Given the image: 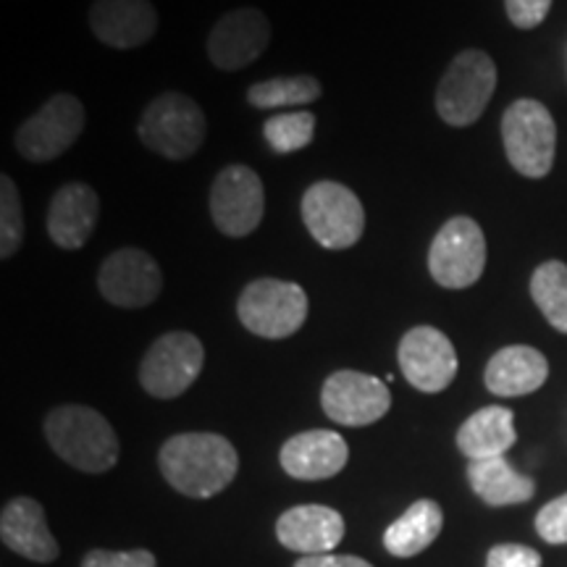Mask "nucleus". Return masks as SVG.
I'll use <instances>...</instances> for the list:
<instances>
[{
    "instance_id": "nucleus-1",
    "label": "nucleus",
    "mask_w": 567,
    "mask_h": 567,
    "mask_svg": "<svg viewBox=\"0 0 567 567\" xmlns=\"http://www.w3.org/2000/svg\"><path fill=\"white\" fill-rule=\"evenodd\" d=\"M158 465L163 478L179 494L193 496V499H210L237 478L239 455L229 439L221 434L189 431V434L172 436L161 446Z\"/></svg>"
},
{
    "instance_id": "nucleus-2",
    "label": "nucleus",
    "mask_w": 567,
    "mask_h": 567,
    "mask_svg": "<svg viewBox=\"0 0 567 567\" xmlns=\"http://www.w3.org/2000/svg\"><path fill=\"white\" fill-rule=\"evenodd\" d=\"M45 439L63 463L82 473H105L118 463L116 431L92 408H53L45 417Z\"/></svg>"
},
{
    "instance_id": "nucleus-3",
    "label": "nucleus",
    "mask_w": 567,
    "mask_h": 567,
    "mask_svg": "<svg viewBox=\"0 0 567 567\" xmlns=\"http://www.w3.org/2000/svg\"><path fill=\"white\" fill-rule=\"evenodd\" d=\"M205 134H208V118L200 103L179 90L155 95L137 122L142 145L166 161L193 158L203 147Z\"/></svg>"
},
{
    "instance_id": "nucleus-4",
    "label": "nucleus",
    "mask_w": 567,
    "mask_h": 567,
    "mask_svg": "<svg viewBox=\"0 0 567 567\" xmlns=\"http://www.w3.org/2000/svg\"><path fill=\"white\" fill-rule=\"evenodd\" d=\"M496 90V63L486 51L467 48L446 63L436 87V113L444 124L473 126L484 116Z\"/></svg>"
},
{
    "instance_id": "nucleus-5",
    "label": "nucleus",
    "mask_w": 567,
    "mask_h": 567,
    "mask_svg": "<svg viewBox=\"0 0 567 567\" xmlns=\"http://www.w3.org/2000/svg\"><path fill=\"white\" fill-rule=\"evenodd\" d=\"M502 142L509 166L526 179H544L555 166L557 124L544 103L520 97L502 116Z\"/></svg>"
},
{
    "instance_id": "nucleus-6",
    "label": "nucleus",
    "mask_w": 567,
    "mask_h": 567,
    "mask_svg": "<svg viewBox=\"0 0 567 567\" xmlns=\"http://www.w3.org/2000/svg\"><path fill=\"white\" fill-rule=\"evenodd\" d=\"M310 313L308 292L295 281L255 279L237 300V318L260 339H289L302 329Z\"/></svg>"
},
{
    "instance_id": "nucleus-7",
    "label": "nucleus",
    "mask_w": 567,
    "mask_h": 567,
    "mask_svg": "<svg viewBox=\"0 0 567 567\" xmlns=\"http://www.w3.org/2000/svg\"><path fill=\"white\" fill-rule=\"evenodd\" d=\"M302 221L326 250H350L365 231V208L344 184L321 179L305 189Z\"/></svg>"
},
{
    "instance_id": "nucleus-8",
    "label": "nucleus",
    "mask_w": 567,
    "mask_h": 567,
    "mask_svg": "<svg viewBox=\"0 0 567 567\" xmlns=\"http://www.w3.org/2000/svg\"><path fill=\"white\" fill-rule=\"evenodd\" d=\"M87 113L76 95L55 92L13 134V147L24 161L48 163L61 158L82 137Z\"/></svg>"
},
{
    "instance_id": "nucleus-9",
    "label": "nucleus",
    "mask_w": 567,
    "mask_h": 567,
    "mask_svg": "<svg viewBox=\"0 0 567 567\" xmlns=\"http://www.w3.org/2000/svg\"><path fill=\"white\" fill-rule=\"evenodd\" d=\"M486 268V237L471 216H452L429 247V274L444 289L473 287Z\"/></svg>"
},
{
    "instance_id": "nucleus-10",
    "label": "nucleus",
    "mask_w": 567,
    "mask_h": 567,
    "mask_svg": "<svg viewBox=\"0 0 567 567\" xmlns=\"http://www.w3.org/2000/svg\"><path fill=\"white\" fill-rule=\"evenodd\" d=\"M205 365V347L189 331L155 339L140 363V384L155 400H176L195 384Z\"/></svg>"
},
{
    "instance_id": "nucleus-11",
    "label": "nucleus",
    "mask_w": 567,
    "mask_h": 567,
    "mask_svg": "<svg viewBox=\"0 0 567 567\" xmlns=\"http://www.w3.org/2000/svg\"><path fill=\"white\" fill-rule=\"evenodd\" d=\"M266 189L264 179L250 166L234 163L213 179L210 218L226 237L243 239L264 224Z\"/></svg>"
},
{
    "instance_id": "nucleus-12",
    "label": "nucleus",
    "mask_w": 567,
    "mask_h": 567,
    "mask_svg": "<svg viewBox=\"0 0 567 567\" xmlns=\"http://www.w3.org/2000/svg\"><path fill=\"white\" fill-rule=\"evenodd\" d=\"M271 45V21L260 9L243 6L226 11L210 27L205 53L218 71H243L266 53Z\"/></svg>"
},
{
    "instance_id": "nucleus-13",
    "label": "nucleus",
    "mask_w": 567,
    "mask_h": 567,
    "mask_svg": "<svg viewBox=\"0 0 567 567\" xmlns=\"http://www.w3.org/2000/svg\"><path fill=\"white\" fill-rule=\"evenodd\" d=\"M97 292L116 308H147L163 292L158 260L140 247H122V250L111 252L97 271Z\"/></svg>"
},
{
    "instance_id": "nucleus-14",
    "label": "nucleus",
    "mask_w": 567,
    "mask_h": 567,
    "mask_svg": "<svg viewBox=\"0 0 567 567\" xmlns=\"http://www.w3.org/2000/svg\"><path fill=\"white\" fill-rule=\"evenodd\" d=\"M400 371L423 394H439L455 381L457 352L444 331L434 326H415L396 347Z\"/></svg>"
},
{
    "instance_id": "nucleus-15",
    "label": "nucleus",
    "mask_w": 567,
    "mask_h": 567,
    "mask_svg": "<svg viewBox=\"0 0 567 567\" xmlns=\"http://www.w3.org/2000/svg\"><path fill=\"white\" fill-rule=\"evenodd\" d=\"M321 408L339 425L379 423L392 410V394L381 379L360 371H337L321 389Z\"/></svg>"
},
{
    "instance_id": "nucleus-16",
    "label": "nucleus",
    "mask_w": 567,
    "mask_h": 567,
    "mask_svg": "<svg viewBox=\"0 0 567 567\" xmlns=\"http://www.w3.org/2000/svg\"><path fill=\"white\" fill-rule=\"evenodd\" d=\"M90 32L113 51H134L158 32V9L151 0H95L87 13Z\"/></svg>"
},
{
    "instance_id": "nucleus-17",
    "label": "nucleus",
    "mask_w": 567,
    "mask_h": 567,
    "mask_svg": "<svg viewBox=\"0 0 567 567\" xmlns=\"http://www.w3.org/2000/svg\"><path fill=\"white\" fill-rule=\"evenodd\" d=\"M101 218V197L84 182H66L48 205V237L61 250H82Z\"/></svg>"
},
{
    "instance_id": "nucleus-18",
    "label": "nucleus",
    "mask_w": 567,
    "mask_h": 567,
    "mask_svg": "<svg viewBox=\"0 0 567 567\" xmlns=\"http://www.w3.org/2000/svg\"><path fill=\"white\" fill-rule=\"evenodd\" d=\"M350 460V446L337 431L313 429L287 439L281 446L279 463L287 476L297 481H326L344 471Z\"/></svg>"
},
{
    "instance_id": "nucleus-19",
    "label": "nucleus",
    "mask_w": 567,
    "mask_h": 567,
    "mask_svg": "<svg viewBox=\"0 0 567 567\" xmlns=\"http://www.w3.org/2000/svg\"><path fill=\"white\" fill-rule=\"evenodd\" d=\"M276 538L302 557L331 555L344 538V517L326 505L292 507L276 520Z\"/></svg>"
},
{
    "instance_id": "nucleus-20",
    "label": "nucleus",
    "mask_w": 567,
    "mask_h": 567,
    "mask_svg": "<svg viewBox=\"0 0 567 567\" xmlns=\"http://www.w3.org/2000/svg\"><path fill=\"white\" fill-rule=\"evenodd\" d=\"M0 538L11 551L32 563H53L59 544L45 523V509L30 496H17L0 515Z\"/></svg>"
},
{
    "instance_id": "nucleus-21",
    "label": "nucleus",
    "mask_w": 567,
    "mask_h": 567,
    "mask_svg": "<svg viewBox=\"0 0 567 567\" xmlns=\"http://www.w3.org/2000/svg\"><path fill=\"white\" fill-rule=\"evenodd\" d=\"M549 379V363L536 347L509 344L502 347L486 363V389L496 396H526L538 392Z\"/></svg>"
},
{
    "instance_id": "nucleus-22",
    "label": "nucleus",
    "mask_w": 567,
    "mask_h": 567,
    "mask_svg": "<svg viewBox=\"0 0 567 567\" xmlns=\"http://www.w3.org/2000/svg\"><path fill=\"white\" fill-rule=\"evenodd\" d=\"M515 415L513 410L488 405L473 413L457 431V450L467 460L505 457L509 446H515Z\"/></svg>"
},
{
    "instance_id": "nucleus-23",
    "label": "nucleus",
    "mask_w": 567,
    "mask_h": 567,
    "mask_svg": "<svg viewBox=\"0 0 567 567\" xmlns=\"http://www.w3.org/2000/svg\"><path fill=\"white\" fill-rule=\"evenodd\" d=\"M467 484L488 507L523 505L536 494L534 478L517 473L505 457L471 460L467 463Z\"/></svg>"
},
{
    "instance_id": "nucleus-24",
    "label": "nucleus",
    "mask_w": 567,
    "mask_h": 567,
    "mask_svg": "<svg viewBox=\"0 0 567 567\" xmlns=\"http://www.w3.org/2000/svg\"><path fill=\"white\" fill-rule=\"evenodd\" d=\"M444 526V513L434 499H417L384 534V547L394 557H415L436 542Z\"/></svg>"
},
{
    "instance_id": "nucleus-25",
    "label": "nucleus",
    "mask_w": 567,
    "mask_h": 567,
    "mask_svg": "<svg viewBox=\"0 0 567 567\" xmlns=\"http://www.w3.org/2000/svg\"><path fill=\"white\" fill-rule=\"evenodd\" d=\"M323 84L313 74L274 76V80L255 82L247 87V103L252 109H305V105L321 101Z\"/></svg>"
},
{
    "instance_id": "nucleus-26",
    "label": "nucleus",
    "mask_w": 567,
    "mask_h": 567,
    "mask_svg": "<svg viewBox=\"0 0 567 567\" xmlns=\"http://www.w3.org/2000/svg\"><path fill=\"white\" fill-rule=\"evenodd\" d=\"M530 297L551 329L567 334V264L547 260L530 276Z\"/></svg>"
},
{
    "instance_id": "nucleus-27",
    "label": "nucleus",
    "mask_w": 567,
    "mask_h": 567,
    "mask_svg": "<svg viewBox=\"0 0 567 567\" xmlns=\"http://www.w3.org/2000/svg\"><path fill=\"white\" fill-rule=\"evenodd\" d=\"M264 134L274 153L287 155L305 151L316 137V116L310 111L276 113L266 122Z\"/></svg>"
},
{
    "instance_id": "nucleus-28",
    "label": "nucleus",
    "mask_w": 567,
    "mask_h": 567,
    "mask_svg": "<svg viewBox=\"0 0 567 567\" xmlns=\"http://www.w3.org/2000/svg\"><path fill=\"white\" fill-rule=\"evenodd\" d=\"M24 208L17 182L9 174L0 176V258L11 260L24 245Z\"/></svg>"
},
{
    "instance_id": "nucleus-29",
    "label": "nucleus",
    "mask_w": 567,
    "mask_h": 567,
    "mask_svg": "<svg viewBox=\"0 0 567 567\" xmlns=\"http://www.w3.org/2000/svg\"><path fill=\"white\" fill-rule=\"evenodd\" d=\"M536 530L547 544H567V494L542 507L536 515Z\"/></svg>"
},
{
    "instance_id": "nucleus-30",
    "label": "nucleus",
    "mask_w": 567,
    "mask_h": 567,
    "mask_svg": "<svg viewBox=\"0 0 567 567\" xmlns=\"http://www.w3.org/2000/svg\"><path fill=\"white\" fill-rule=\"evenodd\" d=\"M155 555L147 549H134V551H105V549H92L90 555H84L82 567H155Z\"/></svg>"
},
{
    "instance_id": "nucleus-31",
    "label": "nucleus",
    "mask_w": 567,
    "mask_h": 567,
    "mask_svg": "<svg viewBox=\"0 0 567 567\" xmlns=\"http://www.w3.org/2000/svg\"><path fill=\"white\" fill-rule=\"evenodd\" d=\"M505 11L517 30H536L549 17L551 0H505Z\"/></svg>"
},
{
    "instance_id": "nucleus-32",
    "label": "nucleus",
    "mask_w": 567,
    "mask_h": 567,
    "mask_svg": "<svg viewBox=\"0 0 567 567\" xmlns=\"http://www.w3.org/2000/svg\"><path fill=\"white\" fill-rule=\"evenodd\" d=\"M486 567H542V555L523 544H499L488 549Z\"/></svg>"
},
{
    "instance_id": "nucleus-33",
    "label": "nucleus",
    "mask_w": 567,
    "mask_h": 567,
    "mask_svg": "<svg viewBox=\"0 0 567 567\" xmlns=\"http://www.w3.org/2000/svg\"><path fill=\"white\" fill-rule=\"evenodd\" d=\"M295 567H373V565L350 555H316V557H302L300 563H295Z\"/></svg>"
}]
</instances>
